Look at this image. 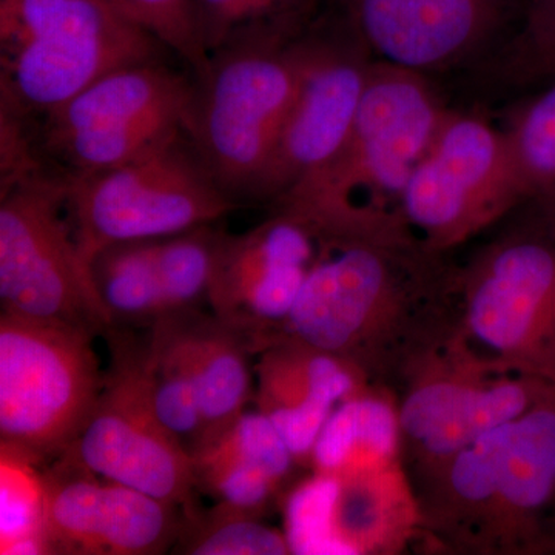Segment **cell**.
Instances as JSON below:
<instances>
[{"label": "cell", "mask_w": 555, "mask_h": 555, "mask_svg": "<svg viewBox=\"0 0 555 555\" xmlns=\"http://www.w3.org/2000/svg\"><path fill=\"white\" fill-rule=\"evenodd\" d=\"M443 257L418 243L321 238L297 302L269 343L317 347L371 385L396 390L409 361L460 320L456 268Z\"/></svg>", "instance_id": "obj_1"}, {"label": "cell", "mask_w": 555, "mask_h": 555, "mask_svg": "<svg viewBox=\"0 0 555 555\" xmlns=\"http://www.w3.org/2000/svg\"><path fill=\"white\" fill-rule=\"evenodd\" d=\"M448 113L425 73L372 62L345 145L273 206L323 240L416 243L404 222V192Z\"/></svg>", "instance_id": "obj_2"}, {"label": "cell", "mask_w": 555, "mask_h": 555, "mask_svg": "<svg viewBox=\"0 0 555 555\" xmlns=\"http://www.w3.org/2000/svg\"><path fill=\"white\" fill-rule=\"evenodd\" d=\"M423 542L451 554L539 555L555 550V393L495 427L416 481Z\"/></svg>", "instance_id": "obj_3"}, {"label": "cell", "mask_w": 555, "mask_h": 555, "mask_svg": "<svg viewBox=\"0 0 555 555\" xmlns=\"http://www.w3.org/2000/svg\"><path fill=\"white\" fill-rule=\"evenodd\" d=\"M295 25L244 33L208 54L185 122L218 184L257 199L298 83Z\"/></svg>", "instance_id": "obj_4"}, {"label": "cell", "mask_w": 555, "mask_h": 555, "mask_svg": "<svg viewBox=\"0 0 555 555\" xmlns=\"http://www.w3.org/2000/svg\"><path fill=\"white\" fill-rule=\"evenodd\" d=\"M164 50L105 0H0V109L33 122Z\"/></svg>", "instance_id": "obj_5"}, {"label": "cell", "mask_w": 555, "mask_h": 555, "mask_svg": "<svg viewBox=\"0 0 555 555\" xmlns=\"http://www.w3.org/2000/svg\"><path fill=\"white\" fill-rule=\"evenodd\" d=\"M396 392L404 465L416 483L477 438L554 396L555 387L496 363L459 320L409 361Z\"/></svg>", "instance_id": "obj_6"}, {"label": "cell", "mask_w": 555, "mask_h": 555, "mask_svg": "<svg viewBox=\"0 0 555 555\" xmlns=\"http://www.w3.org/2000/svg\"><path fill=\"white\" fill-rule=\"evenodd\" d=\"M0 189L2 312L105 337L115 324L80 254L65 175L46 166Z\"/></svg>", "instance_id": "obj_7"}, {"label": "cell", "mask_w": 555, "mask_h": 555, "mask_svg": "<svg viewBox=\"0 0 555 555\" xmlns=\"http://www.w3.org/2000/svg\"><path fill=\"white\" fill-rule=\"evenodd\" d=\"M64 175L69 218L90 268L112 244L214 224L240 206L218 184L185 129L120 166Z\"/></svg>", "instance_id": "obj_8"}, {"label": "cell", "mask_w": 555, "mask_h": 555, "mask_svg": "<svg viewBox=\"0 0 555 555\" xmlns=\"http://www.w3.org/2000/svg\"><path fill=\"white\" fill-rule=\"evenodd\" d=\"M93 335L67 324L0 317V438L35 463L64 454L104 385Z\"/></svg>", "instance_id": "obj_9"}, {"label": "cell", "mask_w": 555, "mask_h": 555, "mask_svg": "<svg viewBox=\"0 0 555 555\" xmlns=\"http://www.w3.org/2000/svg\"><path fill=\"white\" fill-rule=\"evenodd\" d=\"M460 326L477 349L555 387V232L545 222L486 244L456 268Z\"/></svg>", "instance_id": "obj_10"}, {"label": "cell", "mask_w": 555, "mask_h": 555, "mask_svg": "<svg viewBox=\"0 0 555 555\" xmlns=\"http://www.w3.org/2000/svg\"><path fill=\"white\" fill-rule=\"evenodd\" d=\"M195 78L163 57L113 69L39 120L42 158L67 175L112 169L185 129Z\"/></svg>", "instance_id": "obj_11"}, {"label": "cell", "mask_w": 555, "mask_h": 555, "mask_svg": "<svg viewBox=\"0 0 555 555\" xmlns=\"http://www.w3.org/2000/svg\"><path fill=\"white\" fill-rule=\"evenodd\" d=\"M104 338L109 366L100 398L61 459L182 511L195 506L192 456L156 415L147 332L113 327Z\"/></svg>", "instance_id": "obj_12"}, {"label": "cell", "mask_w": 555, "mask_h": 555, "mask_svg": "<svg viewBox=\"0 0 555 555\" xmlns=\"http://www.w3.org/2000/svg\"><path fill=\"white\" fill-rule=\"evenodd\" d=\"M526 204L502 127L449 109L409 181L403 217L416 243L448 254Z\"/></svg>", "instance_id": "obj_13"}, {"label": "cell", "mask_w": 555, "mask_h": 555, "mask_svg": "<svg viewBox=\"0 0 555 555\" xmlns=\"http://www.w3.org/2000/svg\"><path fill=\"white\" fill-rule=\"evenodd\" d=\"M298 83L257 201L275 204L337 156L349 138L372 67V53L341 21L299 31Z\"/></svg>", "instance_id": "obj_14"}, {"label": "cell", "mask_w": 555, "mask_h": 555, "mask_svg": "<svg viewBox=\"0 0 555 555\" xmlns=\"http://www.w3.org/2000/svg\"><path fill=\"white\" fill-rule=\"evenodd\" d=\"M320 247L315 230L284 210L241 235L222 233L208 308L258 353L294 309Z\"/></svg>", "instance_id": "obj_15"}, {"label": "cell", "mask_w": 555, "mask_h": 555, "mask_svg": "<svg viewBox=\"0 0 555 555\" xmlns=\"http://www.w3.org/2000/svg\"><path fill=\"white\" fill-rule=\"evenodd\" d=\"M50 554L155 555L177 542L179 506L56 459L43 474Z\"/></svg>", "instance_id": "obj_16"}, {"label": "cell", "mask_w": 555, "mask_h": 555, "mask_svg": "<svg viewBox=\"0 0 555 555\" xmlns=\"http://www.w3.org/2000/svg\"><path fill=\"white\" fill-rule=\"evenodd\" d=\"M341 10L372 56L426 75L474 60L524 0H341Z\"/></svg>", "instance_id": "obj_17"}, {"label": "cell", "mask_w": 555, "mask_h": 555, "mask_svg": "<svg viewBox=\"0 0 555 555\" xmlns=\"http://www.w3.org/2000/svg\"><path fill=\"white\" fill-rule=\"evenodd\" d=\"M258 353L257 409L275 425L297 465L310 467L334 409L374 385L341 358L295 339H273Z\"/></svg>", "instance_id": "obj_18"}, {"label": "cell", "mask_w": 555, "mask_h": 555, "mask_svg": "<svg viewBox=\"0 0 555 555\" xmlns=\"http://www.w3.org/2000/svg\"><path fill=\"white\" fill-rule=\"evenodd\" d=\"M339 554H403L423 542V511L404 460L338 480Z\"/></svg>", "instance_id": "obj_19"}, {"label": "cell", "mask_w": 555, "mask_h": 555, "mask_svg": "<svg viewBox=\"0 0 555 555\" xmlns=\"http://www.w3.org/2000/svg\"><path fill=\"white\" fill-rule=\"evenodd\" d=\"M198 392L203 436L198 444L232 425L251 392L247 339L206 310L171 315ZM195 447V448H196Z\"/></svg>", "instance_id": "obj_20"}, {"label": "cell", "mask_w": 555, "mask_h": 555, "mask_svg": "<svg viewBox=\"0 0 555 555\" xmlns=\"http://www.w3.org/2000/svg\"><path fill=\"white\" fill-rule=\"evenodd\" d=\"M403 460L397 392L372 386L334 409L310 459L313 474L346 480Z\"/></svg>", "instance_id": "obj_21"}, {"label": "cell", "mask_w": 555, "mask_h": 555, "mask_svg": "<svg viewBox=\"0 0 555 555\" xmlns=\"http://www.w3.org/2000/svg\"><path fill=\"white\" fill-rule=\"evenodd\" d=\"M153 241L112 244L91 261L94 284L115 327L149 331L169 315Z\"/></svg>", "instance_id": "obj_22"}, {"label": "cell", "mask_w": 555, "mask_h": 555, "mask_svg": "<svg viewBox=\"0 0 555 555\" xmlns=\"http://www.w3.org/2000/svg\"><path fill=\"white\" fill-rule=\"evenodd\" d=\"M502 130L526 204H535L555 232V78L545 91L514 108Z\"/></svg>", "instance_id": "obj_23"}, {"label": "cell", "mask_w": 555, "mask_h": 555, "mask_svg": "<svg viewBox=\"0 0 555 555\" xmlns=\"http://www.w3.org/2000/svg\"><path fill=\"white\" fill-rule=\"evenodd\" d=\"M147 339L156 415L190 454L203 436V416L195 379L179 341L173 318H163L149 328Z\"/></svg>", "instance_id": "obj_24"}, {"label": "cell", "mask_w": 555, "mask_h": 555, "mask_svg": "<svg viewBox=\"0 0 555 555\" xmlns=\"http://www.w3.org/2000/svg\"><path fill=\"white\" fill-rule=\"evenodd\" d=\"M222 233L214 222L153 241L167 317L198 312L208 306Z\"/></svg>", "instance_id": "obj_25"}, {"label": "cell", "mask_w": 555, "mask_h": 555, "mask_svg": "<svg viewBox=\"0 0 555 555\" xmlns=\"http://www.w3.org/2000/svg\"><path fill=\"white\" fill-rule=\"evenodd\" d=\"M38 463L2 447L0 456V554H50L46 537L47 486Z\"/></svg>", "instance_id": "obj_26"}, {"label": "cell", "mask_w": 555, "mask_h": 555, "mask_svg": "<svg viewBox=\"0 0 555 555\" xmlns=\"http://www.w3.org/2000/svg\"><path fill=\"white\" fill-rule=\"evenodd\" d=\"M190 456L196 488L218 500V505L261 517L280 494V486L269 474L221 436L203 441Z\"/></svg>", "instance_id": "obj_27"}, {"label": "cell", "mask_w": 555, "mask_h": 555, "mask_svg": "<svg viewBox=\"0 0 555 555\" xmlns=\"http://www.w3.org/2000/svg\"><path fill=\"white\" fill-rule=\"evenodd\" d=\"M177 543V553L190 555L292 554L284 531L221 505L204 516L195 506L182 511Z\"/></svg>", "instance_id": "obj_28"}, {"label": "cell", "mask_w": 555, "mask_h": 555, "mask_svg": "<svg viewBox=\"0 0 555 555\" xmlns=\"http://www.w3.org/2000/svg\"><path fill=\"white\" fill-rule=\"evenodd\" d=\"M337 478L313 474L294 486L284 503V534L292 554H339L335 539Z\"/></svg>", "instance_id": "obj_29"}, {"label": "cell", "mask_w": 555, "mask_h": 555, "mask_svg": "<svg viewBox=\"0 0 555 555\" xmlns=\"http://www.w3.org/2000/svg\"><path fill=\"white\" fill-rule=\"evenodd\" d=\"M299 0H193L196 35L207 54L244 33L295 25Z\"/></svg>", "instance_id": "obj_30"}, {"label": "cell", "mask_w": 555, "mask_h": 555, "mask_svg": "<svg viewBox=\"0 0 555 555\" xmlns=\"http://www.w3.org/2000/svg\"><path fill=\"white\" fill-rule=\"evenodd\" d=\"M124 17L181 57L193 75L207 67L208 54L201 47L193 17V0H105Z\"/></svg>", "instance_id": "obj_31"}, {"label": "cell", "mask_w": 555, "mask_h": 555, "mask_svg": "<svg viewBox=\"0 0 555 555\" xmlns=\"http://www.w3.org/2000/svg\"><path fill=\"white\" fill-rule=\"evenodd\" d=\"M516 67L526 78H555V0H524Z\"/></svg>", "instance_id": "obj_32"}]
</instances>
